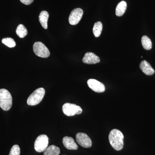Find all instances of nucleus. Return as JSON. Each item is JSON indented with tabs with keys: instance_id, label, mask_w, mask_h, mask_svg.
<instances>
[{
	"instance_id": "nucleus-1",
	"label": "nucleus",
	"mask_w": 155,
	"mask_h": 155,
	"mask_svg": "<svg viewBox=\"0 0 155 155\" xmlns=\"http://www.w3.org/2000/svg\"><path fill=\"white\" fill-rule=\"evenodd\" d=\"M109 140L111 145L116 150H121L123 148L124 135L120 130L116 129L111 130L109 134Z\"/></svg>"
},
{
	"instance_id": "nucleus-2",
	"label": "nucleus",
	"mask_w": 155,
	"mask_h": 155,
	"mask_svg": "<svg viewBox=\"0 0 155 155\" xmlns=\"http://www.w3.org/2000/svg\"><path fill=\"white\" fill-rule=\"evenodd\" d=\"M12 106V97L8 91L0 89V107L4 111H8Z\"/></svg>"
},
{
	"instance_id": "nucleus-3",
	"label": "nucleus",
	"mask_w": 155,
	"mask_h": 155,
	"mask_svg": "<svg viewBox=\"0 0 155 155\" xmlns=\"http://www.w3.org/2000/svg\"><path fill=\"white\" fill-rule=\"evenodd\" d=\"M45 94V89L40 87L37 89L28 97L27 101L28 105L35 106L38 104L43 99Z\"/></svg>"
},
{
	"instance_id": "nucleus-4",
	"label": "nucleus",
	"mask_w": 155,
	"mask_h": 155,
	"mask_svg": "<svg viewBox=\"0 0 155 155\" xmlns=\"http://www.w3.org/2000/svg\"><path fill=\"white\" fill-rule=\"evenodd\" d=\"M49 143V138L46 135L41 134L38 137L34 144L36 151L38 153L44 152L47 148Z\"/></svg>"
},
{
	"instance_id": "nucleus-5",
	"label": "nucleus",
	"mask_w": 155,
	"mask_h": 155,
	"mask_svg": "<svg viewBox=\"0 0 155 155\" xmlns=\"http://www.w3.org/2000/svg\"><path fill=\"white\" fill-rule=\"evenodd\" d=\"M63 113L66 116H75V114H80L82 112V110L79 106L75 104L70 103H66L62 107Z\"/></svg>"
},
{
	"instance_id": "nucleus-6",
	"label": "nucleus",
	"mask_w": 155,
	"mask_h": 155,
	"mask_svg": "<svg viewBox=\"0 0 155 155\" xmlns=\"http://www.w3.org/2000/svg\"><path fill=\"white\" fill-rule=\"evenodd\" d=\"M33 51L35 54L42 58H47L49 57V50L41 42H36L33 47Z\"/></svg>"
},
{
	"instance_id": "nucleus-7",
	"label": "nucleus",
	"mask_w": 155,
	"mask_h": 155,
	"mask_svg": "<svg viewBox=\"0 0 155 155\" xmlns=\"http://www.w3.org/2000/svg\"><path fill=\"white\" fill-rule=\"evenodd\" d=\"M83 15V11L81 9L78 8L72 10L69 15V23L72 25H76L80 22Z\"/></svg>"
},
{
	"instance_id": "nucleus-8",
	"label": "nucleus",
	"mask_w": 155,
	"mask_h": 155,
	"mask_svg": "<svg viewBox=\"0 0 155 155\" xmlns=\"http://www.w3.org/2000/svg\"><path fill=\"white\" fill-rule=\"evenodd\" d=\"M76 140L81 146L84 148L91 147L92 146L91 139L86 134L78 133L76 135Z\"/></svg>"
},
{
	"instance_id": "nucleus-9",
	"label": "nucleus",
	"mask_w": 155,
	"mask_h": 155,
	"mask_svg": "<svg viewBox=\"0 0 155 155\" xmlns=\"http://www.w3.org/2000/svg\"><path fill=\"white\" fill-rule=\"evenodd\" d=\"M89 87L97 93H102L105 90L104 85L101 82L94 79H89L87 81Z\"/></svg>"
},
{
	"instance_id": "nucleus-10",
	"label": "nucleus",
	"mask_w": 155,
	"mask_h": 155,
	"mask_svg": "<svg viewBox=\"0 0 155 155\" xmlns=\"http://www.w3.org/2000/svg\"><path fill=\"white\" fill-rule=\"evenodd\" d=\"M84 63L88 64H94L100 62V58L93 53L87 52L82 59Z\"/></svg>"
},
{
	"instance_id": "nucleus-11",
	"label": "nucleus",
	"mask_w": 155,
	"mask_h": 155,
	"mask_svg": "<svg viewBox=\"0 0 155 155\" xmlns=\"http://www.w3.org/2000/svg\"><path fill=\"white\" fill-rule=\"evenodd\" d=\"M63 143L64 146L68 150H76L78 146L75 142L74 139L69 137H65L63 139Z\"/></svg>"
},
{
	"instance_id": "nucleus-12",
	"label": "nucleus",
	"mask_w": 155,
	"mask_h": 155,
	"mask_svg": "<svg viewBox=\"0 0 155 155\" xmlns=\"http://www.w3.org/2000/svg\"><path fill=\"white\" fill-rule=\"evenodd\" d=\"M140 68L145 75H151L154 74L155 70L152 67L150 64L147 61H142L140 64Z\"/></svg>"
},
{
	"instance_id": "nucleus-13",
	"label": "nucleus",
	"mask_w": 155,
	"mask_h": 155,
	"mask_svg": "<svg viewBox=\"0 0 155 155\" xmlns=\"http://www.w3.org/2000/svg\"><path fill=\"white\" fill-rule=\"evenodd\" d=\"M49 18L48 13L46 11L41 12L39 16V20L41 24L45 29L48 28V21Z\"/></svg>"
},
{
	"instance_id": "nucleus-14",
	"label": "nucleus",
	"mask_w": 155,
	"mask_h": 155,
	"mask_svg": "<svg viewBox=\"0 0 155 155\" xmlns=\"http://www.w3.org/2000/svg\"><path fill=\"white\" fill-rule=\"evenodd\" d=\"M127 8V3L125 1H122L117 5L116 8V14L118 17H121L125 14Z\"/></svg>"
},
{
	"instance_id": "nucleus-15",
	"label": "nucleus",
	"mask_w": 155,
	"mask_h": 155,
	"mask_svg": "<svg viewBox=\"0 0 155 155\" xmlns=\"http://www.w3.org/2000/svg\"><path fill=\"white\" fill-rule=\"evenodd\" d=\"M61 150L60 148L55 145H51L48 147L44 152V155H59Z\"/></svg>"
},
{
	"instance_id": "nucleus-16",
	"label": "nucleus",
	"mask_w": 155,
	"mask_h": 155,
	"mask_svg": "<svg viewBox=\"0 0 155 155\" xmlns=\"http://www.w3.org/2000/svg\"><path fill=\"white\" fill-rule=\"evenodd\" d=\"M141 43L144 49L150 50L152 48V43L151 41L148 37L144 35L141 39Z\"/></svg>"
},
{
	"instance_id": "nucleus-17",
	"label": "nucleus",
	"mask_w": 155,
	"mask_h": 155,
	"mask_svg": "<svg viewBox=\"0 0 155 155\" xmlns=\"http://www.w3.org/2000/svg\"><path fill=\"white\" fill-rule=\"evenodd\" d=\"M16 33L19 38H23L27 35L28 31L24 25L20 24L17 27Z\"/></svg>"
},
{
	"instance_id": "nucleus-18",
	"label": "nucleus",
	"mask_w": 155,
	"mask_h": 155,
	"mask_svg": "<svg viewBox=\"0 0 155 155\" xmlns=\"http://www.w3.org/2000/svg\"><path fill=\"white\" fill-rule=\"evenodd\" d=\"M103 29L102 23L101 22H97L95 23L93 32L95 37L97 38L101 35Z\"/></svg>"
},
{
	"instance_id": "nucleus-19",
	"label": "nucleus",
	"mask_w": 155,
	"mask_h": 155,
	"mask_svg": "<svg viewBox=\"0 0 155 155\" xmlns=\"http://www.w3.org/2000/svg\"><path fill=\"white\" fill-rule=\"evenodd\" d=\"M2 42L8 47L12 48L15 47L16 44L13 38H6L2 40Z\"/></svg>"
},
{
	"instance_id": "nucleus-20",
	"label": "nucleus",
	"mask_w": 155,
	"mask_h": 155,
	"mask_svg": "<svg viewBox=\"0 0 155 155\" xmlns=\"http://www.w3.org/2000/svg\"><path fill=\"white\" fill-rule=\"evenodd\" d=\"M20 149L18 145H14L12 147L9 155H20Z\"/></svg>"
},
{
	"instance_id": "nucleus-21",
	"label": "nucleus",
	"mask_w": 155,
	"mask_h": 155,
	"mask_svg": "<svg viewBox=\"0 0 155 155\" xmlns=\"http://www.w3.org/2000/svg\"><path fill=\"white\" fill-rule=\"evenodd\" d=\"M20 2L25 5H29L33 2L34 0H20Z\"/></svg>"
}]
</instances>
